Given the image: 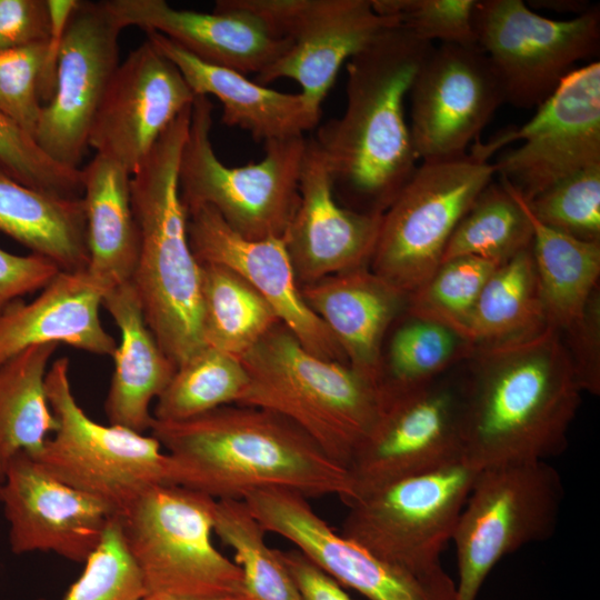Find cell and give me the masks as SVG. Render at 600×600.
I'll return each instance as SVG.
<instances>
[{"instance_id":"obj_40","label":"cell","mask_w":600,"mask_h":600,"mask_svg":"<svg viewBox=\"0 0 600 600\" xmlns=\"http://www.w3.org/2000/svg\"><path fill=\"white\" fill-rule=\"evenodd\" d=\"M83 563L82 573L62 600H140L144 596L118 516L110 521L98 547Z\"/></svg>"},{"instance_id":"obj_39","label":"cell","mask_w":600,"mask_h":600,"mask_svg":"<svg viewBox=\"0 0 600 600\" xmlns=\"http://www.w3.org/2000/svg\"><path fill=\"white\" fill-rule=\"evenodd\" d=\"M526 203L544 226L582 241L600 242V164L558 181Z\"/></svg>"},{"instance_id":"obj_26","label":"cell","mask_w":600,"mask_h":600,"mask_svg":"<svg viewBox=\"0 0 600 600\" xmlns=\"http://www.w3.org/2000/svg\"><path fill=\"white\" fill-rule=\"evenodd\" d=\"M147 39L181 71L196 96H214L222 103V122L250 133L257 142L304 136L318 127L316 112L299 93L277 91L243 73L203 62L164 36Z\"/></svg>"},{"instance_id":"obj_34","label":"cell","mask_w":600,"mask_h":600,"mask_svg":"<svg viewBox=\"0 0 600 600\" xmlns=\"http://www.w3.org/2000/svg\"><path fill=\"white\" fill-rule=\"evenodd\" d=\"M200 264L204 344L240 358L281 322L269 302L240 276L222 266Z\"/></svg>"},{"instance_id":"obj_12","label":"cell","mask_w":600,"mask_h":600,"mask_svg":"<svg viewBox=\"0 0 600 600\" xmlns=\"http://www.w3.org/2000/svg\"><path fill=\"white\" fill-rule=\"evenodd\" d=\"M522 141L492 163L500 180L526 201L587 168L600 164V63L574 69L523 126L490 141H476L470 154L488 159L498 149Z\"/></svg>"},{"instance_id":"obj_27","label":"cell","mask_w":600,"mask_h":600,"mask_svg":"<svg viewBox=\"0 0 600 600\" xmlns=\"http://www.w3.org/2000/svg\"><path fill=\"white\" fill-rule=\"evenodd\" d=\"M102 306L121 337L112 354L114 368L104 411L110 424L144 433L153 420L151 403L163 392L177 368L147 324L131 280L106 291Z\"/></svg>"},{"instance_id":"obj_33","label":"cell","mask_w":600,"mask_h":600,"mask_svg":"<svg viewBox=\"0 0 600 600\" xmlns=\"http://www.w3.org/2000/svg\"><path fill=\"white\" fill-rule=\"evenodd\" d=\"M531 244L549 328L558 333L577 321L599 288L600 242L582 241L538 221Z\"/></svg>"},{"instance_id":"obj_51","label":"cell","mask_w":600,"mask_h":600,"mask_svg":"<svg viewBox=\"0 0 600 600\" xmlns=\"http://www.w3.org/2000/svg\"><path fill=\"white\" fill-rule=\"evenodd\" d=\"M140 600H182V599L167 597V596L148 594V596H143Z\"/></svg>"},{"instance_id":"obj_6","label":"cell","mask_w":600,"mask_h":600,"mask_svg":"<svg viewBox=\"0 0 600 600\" xmlns=\"http://www.w3.org/2000/svg\"><path fill=\"white\" fill-rule=\"evenodd\" d=\"M216 499L159 484L118 514L144 596L211 600L246 592L239 566L212 542Z\"/></svg>"},{"instance_id":"obj_48","label":"cell","mask_w":600,"mask_h":600,"mask_svg":"<svg viewBox=\"0 0 600 600\" xmlns=\"http://www.w3.org/2000/svg\"><path fill=\"white\" fill-rule=\"evenodd\" d=\"M78 4L79 0H47L50 31L46 42V57L39 83L42 104L48 103L53 96L62 40L68 22Z\"/></svg>"},{"instance_id":"obj_29","label":"cell","mask_w":600,"mask_h":600,"mask_svg":"<svg viewBox=\"0 0 600 600\" xmlns=\"http://www.w3.org/2000/svg\"><path fill=\"white\" fill-rule=\"evenodd\" d=\"M0 231L61 271H83L89 257L82 197L30 188L0 164Z\"/></svg>"},{"instance_id":"obj_16","label":"cell","mask_w":600,"mask_h":600,"mask_svg":"<svg viewBox=\"0 0 600 600\" xmlns=\"http://www.w3.org/2000/svg\"><path fill=\"white\" fill-rule=\"evenodd\" d=\"M120 26L107 1H79L62 40L52 98L34 140L54 162L80 169L91 126L119 66Z\"/></svg>"},{"instance_id":"obj_15","label":"cell","mask_w":600,"mask_h":600,"mask_svg":"<svg viewBox=\"0 0 600 600\" xmlns=\"http://www.w3.org/2000/svg\"><path fill=\"white\" fill-rule=\"evenodd\" d=\"M238 2L290 42L279 59L256 76V82L267 86L278 79H292L319 113L342 64L382 31L398 24L394 18L379 14L371 0Z\"/></svg>"},{"instance_id":"obj_44","label":"cell","mask_w":600,"mask_h":600,"mask_svg":"<svg viewBox=\"0 0 600 600\" xmlns=\"http://www.w3.org/2000/svg\"><path fill=\"white\" fill-rule=\"evenodd\" d=\"M581 392L600 393V287L581 317L559 333Z\"/></svg>"},{"instance_id":"obj_20","label":"cell","mask_w":600,"mask_h":600,"mask_svg":"<svg viewBox=\"0 0 600 600\" xmlns=\"http://www.w3.org/2000/svg\"><path fill=\"white\" fill-rule=\"evenodd\" d=\"M11 551L54 552L84 562L117 512L49 474L31 456H17L0 481Z\"/></svg>"},{"instance_id":"obj_17","label":"cell","mask_w":600,"mask_h":600,"mask_svg":"<svg viewBox=\"0 0 600 600\" xmlns=\"http://www.w3.org/2000/svg\"><path fill=\"white\" fill-rule=\"evenodd\" d=\"M409 93L410 134L421 162L466 154L504 103L500 80L478 46L433 47Z\"/></svg>"},{"instance_id":"obj_10","label":"cell","mask_w":600,"mask_h":600,"mask_svg":"<svg viewBox=\"0 0 600 600\" xmlns=\"http://www.w3.org/2000/svg\"><path fill=\"white\" fill-rule=\"evenodd\" d=\"M562 499L560 474L547 461L479 470L452 538L458 561L454 600H477L502 558L548 539Z\"/></svg>"},{"instance_id":"obj_43","label":"cell","mask_w":600,"mask_h":600,"mask_svg":"<svg viewBox=\"0 0 600 600\" xmlns=\"http://www.w3.org/2000/svg\"><path fill=\"white\" fill-rule=\"evenodd\" d=\"M46 42L0 52V111L33 139L43 107L39 83Z\"/></svg>"},{"instance_id":"obj_25","label":"cell","mask_w":600,"mask_h":600,"mask_svg":"<svg viewBox=\"0 0 600 600\" xmlns=\"http://www.w3.org/2000/svg\"><path fill=\"white\" fill-rule=\"evenodd\" d=\"M103 291L87 271H60L31 302L21 299L0 312V366L36 344H67L99 356L116 351L99 309Z\"/></svg>"},{"instance_id":"obj_8","label":"cell","mask_w":600,"mask_h":600,"mask_svg":"<svg viewBox=\"0 0 600 600\" xmlns=\"http://www.w3.org/2000/svg\"><path fill=\"white\" fill-rule=\"evenodd\" d=\"M478 472L462 460L361 494L347 504L341 533L383 561L456 594L440 556L452 541Z\"/></svg>"},{"instance_id":"obj_11","label":"cell","mask_w":600,"mask_h":600,"mask_svg":"<svg viewBox=\"0 0 600 600\" xmlns=\"http://www.w3.org/2000/svg\"><path fill=\"white\" fill-rule=\"evenodd\" d=\"M494 173L492 163L470 153L421 162L381 216L369 269L406 296L416 291Z\"/></svg>"},{"instance_id":"obj_32","label":"cell","mask_w":600,"mask_h":600,"mask_svg":"<svg viewBox=\"0 0 600 600\" xmlns=\"http://www.w3.org/2000/svg\"><path fill=\"white\" fill-rule=\"evenodd\" d=\"M58 344L31 346L0 366V481L21 453H39L57 420L46 394V374Z\"/></svg>"},{"instance_id":"obj_7","label":"cell","mask_w":600,"mask_h":600,"mask_svg":"<svg viewBox=\"0 0 600 600\" xmlns=\"http://www.w3.org/2000/svg\"><path fill=\"white\" fill-rule=\"evenodd\" d=\"M70 362L54 360L46 374V394L56 431L33 456L63 483L123 512L149 489L174 484V464L151 434L92 420L79 406L70 382Z\"/></svg>"},{"instance_id":"obj_50","label":"cell","mask_w":600,"mask_h":600,"mask_svg":"<svg viewBox=\"0 0 600 600\" xmlns=\"http://www.w3.org/2000/svg\"><path fill=\"white\" fill-rule=\"evenodd\" d=\"M211 600H257V599H254L247 592H242V593H236V594H228V596L219 597Z\"/></svg>"},{"instance_id":"obj_24","label":"cell","mask_w":600,"mask_h":600,"mask_svg":"<svg viewBox=\"0 0 600 600\" xmlns=\"http://www.w3.org/2000/svg\"><path fill=\"white\" fill-rule=\"evenodd\" d=\"M313 313L340 346L351 368L378 386L387 334L406 311L408 296L369 266L332 274L300 287Z\"/></svg>"},{"instance_id":"obj_28","label":"cell","mask_w":600,"mask_h":600,"mask_svg":"<svg viewBox=\"0 0 600 600\" xmlns=\"http://www.w3.org/2000/svg\"><path fill=\"white\" fill-rule=\"evenodd\" d=\"M87 223V273L103 293L131 280L139 254V231L131 204V174L96 154L82 169Z\"/></svg>"},{"instance_id":"obj_47","label":"cell","mask_w":600,"mask_h":600,"mask_svg":"<svg viewBox=\"0 0 600 600\" xmlns=\"http://www.w3.org/2000/svg\"><path fill=\"white\" fill-rule=\"evenodd\" d=\"M301 600H353L336 580L312 563L298 549L279 550Z\"/></svg>"},{"instance_id":"obj_37","label":"cell","mask_w":600,"mask_h":600,"mask_svg":"<svg viewBox=\"0 0 600 600\" xmlns=\"http://www.w3.org/2000/svg\"><path fill=\"white\" fill-rule=\"evenodd\" d=\"M266 532L242 499L216 500L213 533L233 550L246 592L257 600H301L279 550L266 543Z\"/></svg>"},{"instance_id":"obj_45","label":"cell","mask_w":600,"mask_h":600,"mask_svg":"<svg viewBox=\"0 0 600 600\" xmlns=\"http://www.w3.org/2000/svg\"><path fill=\"white\" fill-rule=\"evenodd\" d=\"M49 31L47 0H0V52L46 42Z\"/></svg>"},{"instance_id":"obj_30","label":"cell","mask_w":600,"mask_h":600,"mask_svg":"<svg viewBox=\"0 0 600 600\" xmlns=\"http://www.w3.org/2000/svg\"><path fill=\"white\" fill-rule=\"evenodd\" d=\"M400 317L382 347L378 378L382 406L431 384L476 349L468 337L442 322L407 310Z\"/></svg>"},{"instance_id":"obj_4","label":"cell","mask_w":600,"mask_h":600,"mask_svg":"<svg viewBox=\"0 0 600 600\" xmlns=\"http://www.w3.org/2000/svg\"><path fill=\"white\" fill-rule=\"evenodd\" d=\"M191 107L166 129L130 177L131 204L139 231V254L131 282L147 324L176 368L206 348L201 264L189 243L178 174Z\"/></svg>"},{"instance_id":"obj_42","label":"cell","mask_w":600,"mask_h":600,"mask_svg":"<svg viewBox=\"0 0 600 600\" xmlns=\"http://www.w3.org/2000/svg\"><path fill=\"white\" fill-rule=\"evenodd\" d=\"M0 164L19 182L49 193L80 197L81 169L50 159L36 140L0 111Z\"/></svg>"},{"instance_id":"obj_13","label":"cell","mask_w":600,"mask_h":600,"mask_svg":"<svg viewBox=\"0 0 600 600\" xmlns=\"http://www.w3.org/2000/svg\"><path fill=\"white\" fill-rule=\"evenodd\" d=\"M474 26L477 46L500 80L504 102L518 108H538L600 47L598 7L553 20L521 0H477Z\"/></svg>"},{"instance_id":"obj_9","label":"cell","mask_w":600,"mask_h":600,"mask_svg":"<svg viewBox=\"0 0 600 600\" xmlns=\"http://www.w3.org/2000/svg\"><path fill=\"white\" fill-rule=\"evenodd\" d=\"M213 104L197 96L179 162V189L186 208H213L239 234L260 240L282 238L299 203L304 136L264 143V157L228 167L212 141Z\"/></svg>"},{"instance_id":"obj_35","label":"cell","mask_w":600,"mask_h":600,"mask_svg":"<svg viewBox=\"0 0 600 600\" xmlns=\"http://www.w3.org/2000/svg\"><path fill=\"white\" fill-rule=\"evenodd\" d=\"M532 238L523 198L507 182L491 181L457 226L441 262L473 256L501 264L530 248Z\"/></svg>"},{"instance_id":"obj_19","label":"cell","mask_w":600,"mask_h":600,"mask_svg":"<svg viewBox=\"0 0 600 600\" xmlns=\"http://www.w3.org/2000/svg\"><path fill=\"white\" fill-rule=\"evenodd\" d=\"M242 500L267 532L288 539L339 584L356 590L368 600H454L453 594L334 532L301 493L267 488L250 491Z\"/></svg>"},{"instance_id":"obj_22","label":"cell","mask_w":600,"mask_h":600,"mask_svg":"<svg viewBox=\"0 0 600 600\" xmlns=\"http://www.w3.org/2000/svg\"><path fill=\"white\" fill-rule=\"evenodd\" d=\"M120 26L154 31L199 60L240 73L259 74L289 48L238 0H220L212 12L179 10L163 0H107Z\"/></svg>"},{"instance_id":"obj_23","label":"cell","mask_w":600,"mask_h":600,"mask_svg":"<svg viewBox=\"0 0 600 600\" xmlns=\"http://www.w3.org/2000/svg\"><path fill=\"white\" fill-rule=\"evenodd\" d=\"M299 194L282 239L300 287L369 266L381 216L352 211L336 200L324 160L311 137L306 141Z\"/></svg>"},{"instance_id":"obj_36","label":"cell","mask_w":600,"mask_h":600,"mask_svg":"<svg viewBox=\"0 0 600 600\" xmlns=\"http://www.w3.org/2000/svg\"><path fill=\"white\" fill-rule=\"evenodd\" d=\"M248 382L239 358L206 347L176 369L152 416L160 421H180L239 404Z\"/></svg>"},{"instance_id":"obj_2","label":"cell","mask_w":600,"mask_h":600,"mask_svg":"<svg viewBox=\"0 0 600 600\" xmlns=\"http://www.w3.org/2000/svg\"><path fill=\"white\" fill-rule=\"evenodd\" d=\"M432 48L396 24L347 61L344 112L311 137L342 207L382 216L419 166L404 100Z\"/></svg>"},{"instance_id":"obj_49","label":"cell","mask_w":600,"mask_h":600,"mask_svg":"<svg viewBox=\"0 0 600 600\" xmlns=\"http://www.w3.org/2000/svg\"><path fill=\"white\" fill-rule=\"evenodd\" d=\"M531 6L561 12H573L577 16L584 14L596 7L580 0H540L532 1Z\"/></svg>"},{"instance_id":"obj_5","label":"cell","mask_w":600,"mask_h":600,"mask_svg":"<svg viewBox=\"0 0 600 600\" xmlns=\"http://www.w3.org/2000/svg\"><path fill=\"white\" fill-rule=\"evenodd\" d=\"M239 359L249 379L239 404L290 420L349 471L381 413L378 386L346 362L309 352L282 323Z\"/></svg>"},{"instance_id":"obj_38","label":"cell","mask_w":600,"mask_h":600,"mask_svg":"<svg viewBox=\"0 0 600 600\" xmlns=\"http://www.w3.org/2000/svg\"><path fill=\"white\" fill-rule=\"evenodd\" d=\"M498 266L473 256L446 260L408 296L406 310L442 322L468 337V322L477 299Z\"/></svg>"},{"instance_id":"obj_14","label":"cell","mask_w":600,"mask_h":600,"mask_svg":"<svg viewBox=\"0 0 600 600\" xmlns=\"http://www.w3.org/2000/svg\"><path fill=\"white\" fill-rule=\"evenodd\" d=\"M458 368L383 403L349 464L353 484L349 502L390 482L464 460Z\"/></svg>"},{"instance_id":"obj_1","label":"cell","mask_w":600,"mask_h":600,"mask_svg":"<svg viewBox=\"0 0 600 600\" xmlns=\"http://www.w3.org/2000/svg\"><path fill=\"white\" fill-rule=\"evenodd\" d=\"M463 459L478 470L562 452L581 390L559 333L476 347L458 368Z\"/></svg>"},{"instance_id":"obj_3","label":"cell","mask_w":600,"mask_h":600,"mask_svg":"<svg viewBox=\"0 0 600 600\" xmlns=\"http://www.w3.org/2000/svg\"><path fill=\"white\" fill-rule=\"evenodd\" d=\"M149 431L172 458L174 484L216 500L267 488L334 494L344 503L353 497L348 469L269 410L229 404L180 421L153 418Z\"/></svg>"},{"instance_id":"obj_41","label":"cell","mask_w":600,"mask_h":600,"mask_svg":"<svg viewBox=\"0 0 600 600\" xmlns=\"http://www.w3.org/2000/svg\"><path fill=\"white\" fill-rule=\"evenodd\" d=\"M373 9L432 42L477 46V0H371Z\"/></svg>"},{"instance_id":"obj_46","label":"cell","mask_w":600,"mask_h":600,"mask_svg":"<svg viewBox=\"0 0 600 600\" xmlns=\"http://www.w3.org/2000/svg\"><path fill=\"white\" fill-rule=\"evenodd\" d=\"M61 270L51 260L0 249V312L21 297L44 288Z\"/></svg>"},{"instance_id":"obj_18","label":"cell","mask_w":600,"mask_h":600,"mask_svg":"<svg viewBox=\"0 0 600 600\" xmlns=\"http://www.w3.org/2000/svg\"><path fill=\"white\" fill-rule=\"evenodd\" d=\"M196 97L177 66L146 39L116 69L94 116L89 147L132 174Z\"/></svg>"},{"instance_id":"obj_21","label":"cell","mask_w":600,"mask_h":600,"mask_svg":"<svg viewBox=\"0 0 600 600\" xmlns=\"http://www.w3.org/2000/svg\"><path fill=\"white\" fill-rule=\"evenodd\" d=\"M186 210L189 243L199 263L222 266L240 276L309 352L348 363L332 333L306 303L282 238L247 239L209 206Z\"/></svg>"},{"instance_id":"obj_31","label":"cell","mask_w":600,"mask_h":600,"mask_svg":"<svg viewBox=\"0 0 600 600\" xmlns=\"http://www.w3.org/2000/svg\"><path fill=\"white\" fill-rule=\"evenodd\" d=\"M549 328L531 247L499 264L483 286L468 322L476 347L532 339Z\"/></svg>"}]
</instances>
